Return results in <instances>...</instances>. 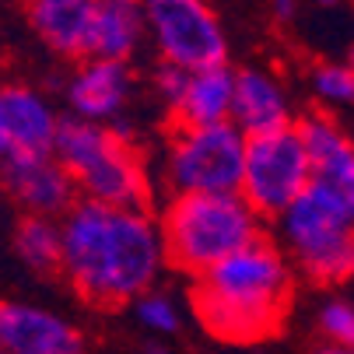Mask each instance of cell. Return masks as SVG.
<instances>
[{
	"label": "cell",
	"instance_id": "cell-6",
	"mask_svg": "<svg viewBox=\"0 0 354 354\" xmlns=\"http://www.w3.org/2000/svg\"><path fill=\"white\" fill-rule=\"evenodd\" d=\"M309 186V155L298 123H284L245 137L242 158V200L260 218H277Z\"/></svg>",
	"mask_w": 354,
	"mask_h": 354
},
{
	"label": "cell",
	"instance_id": "cell-8",
	"mask_svg": "<svg viewBox=\"0 0 354 354\" xmlns=\"http://www.w3.org/2000/svg\"><path fill=\"white\" fill-rule=\"evenodd\" d=\"M144 28L155 39L165 64L183 71L221 64L228 53V39L221 18L207 0H140Z\"/></svg>",
	"mask_w": 354,
	"mask_h": 354
},
{
	"label": "cell",
	"instance_id": "cell-7",
	"mask_svg": "<svg viewBox=\"0 0 354 354\" xmlns=\"http://www.w3.org/2000/svg\"><path fill=\"white\" fill-rule=\"evenodd\" d=\"M245 133L225 120L207 127H176L169 144L172 193H239Z\"/></svg>",
	"mask_w": 354,
	"mask_h": 354
},
{
	"label": "cell",
	"instance_id": "cell-9",
	"mask_svg": "<svg viewBox=\"0 0 354 354\" xmlns=\"http://www.w3.org/2000/svg\"><path fill=\"white\" fill-rule=\"evenodd\" d=\"M298 133L309 155V189L354 218V140L326 113L301 116Z\"/></svg>",
	"mask_w": 354,
	"mask_h": 354
},
{
	"label": "cell",
	"instance_id": "cell-2",
	"mask_svg": "<svg viewBox=\"0 0 354 354\" xmlns=\"http://www.w3.org/2000/svg\"><path fill=\"white\" fill-rule=\"evenodd\" d=\"M291 260L263 232L193 277V313L225 344H260L284 326Z\"/></svg>",
	"mask_w": 354,
	"mask_h": 354
},
{
	"label": "cell",
	"instance_id": "cell-12",
	"mask_svg": "<svg viewBox=\"0 0 354 354\" xmlns=\"http://www.w3.org/2000/svg\"><path fill=\"white\" fill-rule=\"evenodd\" d=\"M133 77H130V60H109V57H84L81 71L67 84L71 109L81 120L106 123L113 120L130 98Z\"/></svg>",
	"mask_w": 354,
	"mask_h": 354
},
{
	"label": "cell",
	"instance_id": "cell-15",
	"mask_svg": "<svg viewBox=\"0 0 354 354\" xmlns=\"http://www.w3.org/2000/svg\"><path fill=\"white\" fill-rule=\"evenodd\" d=\"M232 91H235V71L225 60L189 71L179 98L169 106L172 130L176 127H207V123L232 120Z\"/></svg>",
	"mask_w": 354,
	"mask_h": 354
},
{
	"label": "cell",
	"instance_id": "cell-4",
	"mask_svg": "<svg viewBox=\"0 0 354 354\" xmlns=\"http://www.w3.org/2000/svg\"><path fill=\"white\" fill-rule=\"evenodd\" d=\"M49 151L71 172L77 193L102 200V204L147 207L151 183L144 162L120 130H109L81 116H60Z\"/></svg>",
	"mask_w": 354,
	"mask_h": 354
},
{
	"label": "cell",
	"instance_id": "cell-14",
	"mask_svg": "<svg viewBox=\"0 0 354 354\" xmlns=\"http://www.w3.org/2000/svg\"><path fill=\"white\" fill-rule=\"evenodd\" d=\"M95 0H25V18L32 32L57 57L84 60L91 39Z\"/></svg>",
	"mask_w": 354,
	"mask_h": 354
},
{
	"label": "cell",
	"instance_id": "cell-27",
	"mask_svg": "<svg viewBox=\"0 0 354 354\" xmlns=\"http://www.w3.org/2000/svg\"><path fill=\"white\" fill-rule=\"evenodd\" d=\"M0 155H4V133H0Z\"/></svg>",
	"mask_w": 354,
	"mask_h": 354
},
{
	"label": "cell",
	"instance_id": "cell-25",
	"mask_svg": "<svg viewBox=\"0 0 354 354\" xmlns=\"http://www.w3.org/2000/svg\"><path fill=\"white\" fill-rule=\"evenodd\" d=\"M144 354H169V347H162V344H147Z\"/></svg>",
	"mask_w": 354,
	"mask_h": 354
},
{
	"label": "cell",
	"instance_id": "cell-13",
	"mask_svg": "<svg viewBox=\"0 0 354 354\" xmlns=\"http://www.w3.org/2000/svg\"><path fill=\"white\" fill-rule=\"evenodd\" d=\"M60 116L46 102V95L25 84L0 88V133L4 151H49Z\"/></svg>",
	"mask_w": 354,
	"mask_h": 354
},
{
	"label": "cell",
	"instance_id": "cell-16",
	"mask_svg": "<svg viewBox=\"0 0 354 354\" xmlns=\"http://www.w3.org/2000/svg\"><path fill=\"white\" fill-rule=\"evenodd\" d=\"M232 123L245 137L291 123V106H288V95H284L281 81L274 74H267V71H257V67L235 71Z\"/></svg>",
	"mask_w": 354,
	"mask_h": 354
},
{
	"label": "cell",
	"instance_id": "cell-22",
	"mask_svg": "<svg viewBox=\"0 0 354 354\" xmlns=\"http://www.w3.org/2000/svg\"><path fill=\"white\" fill-rule=\"evenodd\" d=\"M186 74H189V71H183V67L162 60V71H158L155 84H158V95L165 98V106H172L176 98H179V91H183V84H186Z\"/></svg>",
	"mask_w": 354,
	"mask_h": 354
},
{
	"label": "cell",
	"instance_id": "cell-11",
	"mask_svg": "<svg viewBox=\"0 0 354 354\" xmlns=\"http://www.w3.org/2000/svg\"><path fill=\"white\" fill-rule=\"evenodd\" d=\"M84 340L77 326L64 316L21 306V301H0V354H81Z\"/></svg>",
	"mask_w": 354,
	"mask_h": 354
},
{
	"label": "cell",
	"instance_id": "cell-26",
	"mask_svg": "<svg viewBox=\"0 0 354 354\" xmlns=\"http://www.w3.org/2000/svg\"><path fill=\"white\" fill-rule=\"evenodd\" d=\"M344 64H347V67L354 71V49H351V53H347V60H344Z\"/></svg>",
	"mask_w": 354,
	"mask_h": 354
},
{
	"label": "cell",
	"instance_id": "cell-24",
	"mask_svg": "<svg viewBox=\"0 0 354 354\" xmlns=\"http://www.w3.org/2000/svg\"><path fill=\"white\" fill-rule=\"evenodd\" d=\"M313 354H354V347H340V344H323Z\"/></svg>",
	"mask_w": 354,
	"mask_h": 354
},
{
	"label": "cell",
	"instance_id": "cell-21",
	"mask_svg": "<svg viewBox=\"0 0 354 354\" xmlns=\"http://www.w3.org/2000/svg\"><path fill=\"white\" fill-rule=\"evenodd\" d=\"M319 330L326 337V344H340V347H354V306L344 298H333L319 309Z\"/></svg>",
	"mask_w": 354,
	"mask_h": 354
},
{
	"label": "cell",
	"instance_id": "cell-17",
	"mask_svg": "<svg viewBox=\"0 0 354 354\" xmlns=\"http://www.w3.org/2000/svg\"><path fill=\"white\" fill-rule=\"evenodd\" d=\"M144 4L140 0H95L88 57L130 60L144 42Z\"/></svg>",
	"mask_w": 354,
	"mask_h": 354
},
{
	"label": "cell",
	"instance_id": "cell-10",
	"mask_svg": "<svg viewBox=\"0 0 354 354\" xmlns=\"http://www.w3.org/2000/svg\"><path fill=\"white\" fill-rule=\"evenodd\" d=\"M0 186L28 214H60L77 200L71 172L53 158V151H4Z\"/></svg>",
	"mask_w": 354,
	"mask_h": 354
},
{
	"label": "cell",
	"instance_id": "cell-20",
	"mask_svg": "<svg viewBox=\"0 0 354 354\" xmlns=\"http://www.w3.org/2000/svg\"><path fill=\"white\" fill-rule=\"evenodd\" d=\"M313 91L323 102L354 106V71L347 64H319L313 71Z\"/></svg>",
	"mask_w": 354,
	"mask_h": 354
},
{
	"label": "cell",
	"instance_id": "cell-23",
	"mask_svg": "<svg viewBox=\"0 0 354 354\" xmlns=\"http://www.w3.org/2000/svg\"><path fill=\"white\" fill-rule=\"evenodd\" d=\"M270 4H274V15H277L281 21L295 18V11H298V0H270Z\"/></svg>",
	"mask_w": 354,
	"mask_h": 354
},
{
	"label": "cell",
	"instance_id": "cell-1",
	"mask_svg": "<svg viewBox=\"0 0 354 354\" xmlns=\"http://www.w3.org/2000/svg\"><path fill=\"white\" fill-rule=\"evenodd\" d=\"M165 267L158 221L147 207L81 196L60 221V270L95 309H120L155 288Z\"/></svg>",
	"mask_w": 354,
	"mask_h": 354
},
{
	"label": "cell",
	"instance_id": "cell-18",
	"mask_svg": "<svg viewBox=\"0 0 354 354\" xmlns=\"http://www.w3.org/2000/svg\"><path fill=\"white\" fill-rule=\"evenodd\" d=\"M15 245L18 257L42 274L60 270V221H53L49 214H28L18 232H15Z\"/></svg>",
	"mask_w": 354,
	"mask_h": 354
},
{
	"label": "cell",
	"instance_id": "cell-3",
	"mask_svg": "<svg viewBox=\"0 0 354 354\" xmlns=\"http://www.w3.org/2000/svg\"><path fill=\"white\" fill-rule=\"evenodd\" d=\"M260 221L242 193H172L158 218L162 257L169 267L196 277L260 235Z\"/></svg>",
	"mask_w": 354,
	"mask_h": 354
},
{
	"label": "cell",
	"instance_id": "cell-19",
	"mask_svg": "<svg viewBox=\"0 0 354 354\" xmlns=\"http://www.w3.org/2000/svg\"><path fill=\"white\" fill-rule=\"evenodd\" d=\"M133 313H137V323L155 337H169L179 330V309L172 306V298L151 291V288L133 298Z\"/></svg>",
	"mask_w": 354,
	"mask_h": 354
},
{
	"label": "cell",
	"instance_id": "cell-5",
	"mask_svg": "<svg viewBox=\"0 0 354 354\" xmlns=\"http://www.w3.org/2000/svg\"><path fill=\"white\" fill-rule=\"evenodd\" d=\"M274 221L284 257L301 277L326 288L354 277V218L337 211L330 200L306 186Z\"/></svg>",
	"mask_w": 354,
	"mask_h": 354
}]
</instances>
